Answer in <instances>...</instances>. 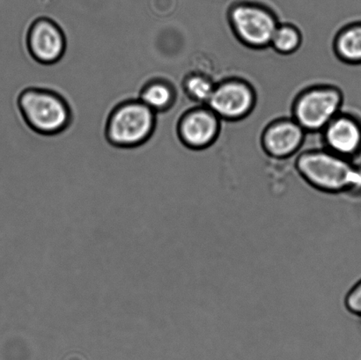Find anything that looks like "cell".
Returning a JSON list of instances; mask_svg holds the SVG:
<instances>
[{
	"label": "cell",
	"mask_w": 361,
	"mask_h": 360,
	"mask_svg": "<svg viewBox=\"0 0 361 360\" xmlns=\"http://www.w3.org/2000/svg\"><path fill=\"white\" fill-rule=\"evenodd\" d=\"M221 118L207 105L194 108L180 116L178 135L180 142L191 150H204L217 140Z\"/></svg>",
	"instance_id": "cell-8"
},
{
	"label": "cell",
	"mask_w": 361,
	"mask_h": 360,
	"mask_svg": "<svg viewBox=\"0 0 361 360\" xmlns=\"http://www.w3.org/2000/svg\"><path fill=\"white\" fill-rule=\"evenodd\" d=\"M305 135V130L293 118L278 119L264 129L262 147L269 156L284 160L300 150Z\"/></svg>",
	"instance_id": "cell-10"
},
{
	"label": "cell",
	"mask_w": 361,
	"mask_h": 360,
	"mask_svg": "<svg viewBox=\"0 0 361 360\" xmlns=\"http://www.w3.org/2000/svg\"><path fill=\"white\" fill-rule=\"evenodd\" d=\"M344 304L350 315L361 324V278L350 288L345 295Z\"/></svg>",
	"instance_id": "cell-15"
},
{
	"label": "cell",
	"mask_w": 361,
	"mask_h": 360,
	"mask_svg": "<svg viewBox=\"0 0 361 360\" xmlns=\"http://www.w3.org/2000/svg\"><path fill=\"white\" fill-rule=\"evenodd\" d=\"M325 149L356 161L361 156V118L341 112L322 130Z\"/></svg>",
	"instance_id": "cell-9"
},
{
	"label": "cell",
	"mask_w": 361,
	"mask_h": 360,
	"mask_svg": "<svg viewBox=\"0 0 361 360\" xmlns=\"http://www.w3.org/2000/svg\"><path fill=\"white\" fill-rule=\"evenodd\" d=\"M210 77L202 73H190L183 80V90L190 100L207 105L215 88Z\"/></svg>",
	"instance_id": "cell-14"
},
{
	"label": "cell",
	"mask_w": 361,
	"mask_h": 360,
	"mask_svg": "<svg viewBox=\"0 0 361 360\" xmlns=\"http://www.w3.org/2000/svg\"><path fill=\"white\" fill-rule=\"evenodd\" d=\"M157 127V113L140 99L116 105L105 126L108 142L118 148H135L151 139Z\"/></svg>",
	"instance_id": "cell-3"
},
{
	"label": "cell",
	"mask_w": 361,
	"mask_h": 360,
	"mask_svg": "<svg viewBox=\"0 0 361 360\" xmlns=\"http://www.w3.org/2000/svg\"><path fill=\"white\" fill-rule=\"evenodd\" d=\"M302 35L299 28L292 24L279 23L271 39L270 47L279 54L291 55L302 45Z\"/></svg>",
	"instance_id": "cell-13"
},
{
	"label": "cell",
	"mask_w": 361,
	"mask_h": 360,
	"mask_svg": "<svg viewBox=\"0 0 361 360\" xmlns=\"http://www.w3.org/2000/svg\"><path fill=\"white\" fill-rule=\"evenodd\" d=\"M334 52L343 63L361 65V20L346 25L336 35Z\"/></svg>",
	"instance_id": "cell-11"
},
{
	"label": "cell",
	"mask_w": 361,
	"mask_h": 360,
	"mask_svg": "<svg viewBox=\"0 0 361 360\" xmlns=\"http://www.w3.org/2000/svg\"><path fill=\"white\" fill-rule=\"evenodd\" d=\"M65 33L56 21L48 17L35 20L28 28L27 47L32 58L41 65L59 63L66 51Z\"/></svg>",
	"instance_id": "cell-7"
},
{
	"label": "cell",
	"mask_w": 361,
	"mask_h": 360,
	"mask_svg": "<svg viewBox=\"0 0 361 360\" xmlns=\"http://www.w3.org/2000/svg\"><path fill=\"white\" fill-rule=\"evenodd\" d=\"M17 105L26 125L40 135H59L73 121L72 109L66 99L46 88H26L18 97Z\"/></svg>",
	"instance_id": "cell-2"
},
{
	"label": "cell",
	"mask_w": 361,
	"mask_h": 360,
	"mask_svg": "<svg viewBox=\"0 0 361 360\" xmlns=\"http://www.w3.org/2000/svg\"><path fill=\"white\" fill-rule=\"evenodd\" d=\"M139 99L157 114L172 108L176 100V92L168 80L153 79L144 85Z\"/></svg>",
	"instance_id": "cell-12"
},
{
	"label": "cell",
	"mask_w": 361,
	"mask_h": 360,
	"mask_svg": "<svg viewBox=\"0 0 361 360\" xmlns=\"http://www.w3.org/2000/svg\"><path fill=\"white\" fill-rule=\"evenodd\" d=\"M343 104L344 94L337 87H309L293 102V118L306 132H321L341 112Z\"/></svg>",
	"instance_id": "cell-4"
},
{
	"label": "cell",
	"mask_w": 361,
	"mask_h": 360,
	"mask_svg": "<svg viewBox=\"0 0 361 360\" xmlns=\"http://www.w3.org/2000/svg\"><path fill=\"white\" fill-rule=\"evenodd\" d=\"M296 170L307 185L330 195L361 197V163L327 149L304 151Z\"/></svg>",
	"instance_id": "cell-1"
},
{
	"label": "cell",
	"mask_w": 361,
	"mask_h": 360,
	"mask_svg": "<svg viewBox=\"0 0 361 360\" xmlns=\"http://www.w3.org/2000/svg\"><path fill=\"white\" fill-rule=\"evenodd\" d=\"M228 20L238 40L247 47L257 49L270 47L279 25L271 10L254 2L235 4L228 11Z\"/></svg>",
	"instance_id": "cell-5"
},
{
	"label": "cell",
	"mask_w": 361,
	"mask_h": 360,
	"mask_svg": "<svg viewBox=\"0 0 361 360\" xmlns=\"http://www.w3.org/2000/svg\"><path fill=\"white\" fill-rule=\"evenodd\" d=\"M256 101V92L250 83L231 77L215 85L207 106L221 120L239 121L253 111Z\"/></svg>",
	"instance_id": "cell-6"
}]
</instances>
